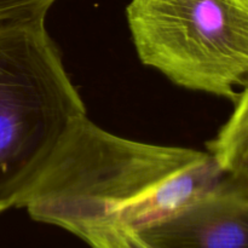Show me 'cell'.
Wrapping results in <instances>:
<instances>
[{"mask_svg": "<svg viewBox=\"0 0 248 248\" xmlns=\"http://www.w3.org/2000/svg\"><path fill=\"white\" fill-rule=\"evenodd\" d=\"M84 115L45 18L0 24V213L18 207Z\"/></svg>", "mask_w": 248, "mask_h": 248, "instance_id": "obj_2", "label": "cell"}, {"mask_svg": "<svg viewBox=\"0 0 248 248\" xmlns=\"http://www.w3.org/2000/svg\"><path fill=\"white\" fill-rule=\"evenodd\" d=\"M143 64L178 86L234 103L248 85V0H131Z\"/></svg>", "mask_w": 248, "mask_h": 248, "instance_id": "obj_3", "label": "cell"}, {"mask_svg": "<svg viewBox=\"0 0 248 248\" xmlns=\"http://www.w3.org/2000/svg\"><path fill=\"white\" fill-rule=\"evenodd\" d=\"M137 232L154 248H248V195L222 186Z\"/></svg>", "mask_w": 248, "mask_h": 248, "instance_id": "obj_4", "label": "cell"}, {"mask_svg": "<svg viewBox=\"0 0 248 248\" xmlns=\"http://www.w3.org/2000/svg\"><path fill=\"white\" fill-rule=\"evenodd\" d=\"M234 104V111L207 149L224 173V188L248 195V85Z\"/></svg>", "mask_w": 248, "mask_h": 248, "instance_id": "obj_5", "label": "cell"}, {"mask_svg": "<svg viewBox=\"0 0 248 248\" xmlns=\"http://www.w3.org/2000/svg\"><path fill=\"white\" fill-rule=\"evenodd\" d=\"M224 178L211 153L126 140L84 115L18 207L72 234L107 223L140 232L220 188Z\"/></svg>", "mask_w": 248, "mask_h": 248, "instance_id": "obj_1", "label": "cell"}, {"mask_svg": "<svg viewBox=\"0 0 248 248\" xmlns=\"http://www.w3.org/2000/svg\"><path fill=\"white\" fill-rule=\"evenodd\" d=\"M57 0H0V24L24 19L46 18Z\"/></svg>", "mask_w": 248, "mask_h": 248, "instance_id": "obj_6", "label": "cell"}]
</instances>
